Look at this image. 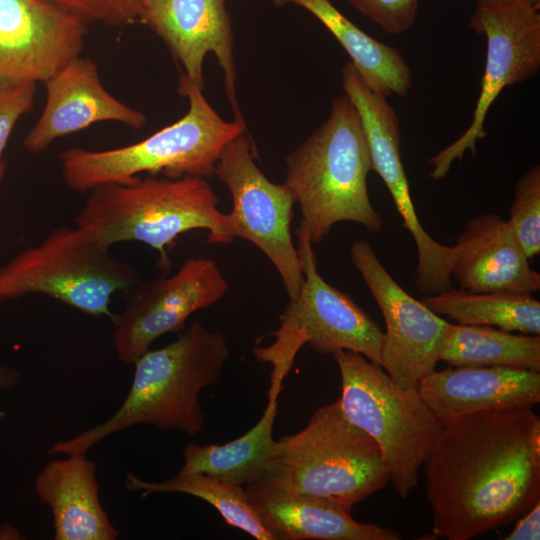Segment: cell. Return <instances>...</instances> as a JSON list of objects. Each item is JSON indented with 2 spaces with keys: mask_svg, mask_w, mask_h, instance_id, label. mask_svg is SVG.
Returning a JSON list of instances; mask_svg holds the SVG:
<instances>
[{
  "mask_svg": "<svg viewBox=\"0 0 540 540\" xmlns=\"http://www.w3.org/2000/svg\"><path fill=\"white\" fill-rule=\"evenodd\" d=\"M423 466L433 536L486 534L540 501V418L532 407L460 416L443 425Z\"/></svg>",
  "mask_w": 540,
  "mask_h": 540,
  "instance_id": "cell-1",
  "label": "cell"
},
{
  "mask_svg": "<svg viewBox=\"0 0 540 540\" xmlns=\"http://www.w3.org/2000/svg\"><path fill=\"white\" fill-rule=\"evenodd\" d=\"M230 349L226 337L194 321L164 347L144 352L133 364L134 377L123 403L106 421L56 442L52 454H86L106 437L146 424L196 436L205 414L200 392L222 376Z\"/></svg>",
  "mask_w": 540,
  "mask_h": 540,
  "instance_id": "cell-2",
  "label": "cell"
},
{
  "mask_svg": "<svg viewBox=\"0 0 540 540\" xmlns=\"http://www.w3.org/2000/svg\"><path fill=\"white\" fill-rule=\"evenodd\" d=\"M87 193L75 226L106 248L128 241L146 244L159 254L164 274L170 266L168 251L183 233L205 230L208 244L234 241L228 213L218 209V197L206 178L137 176Z\"/></svg>",
  "mask_w": 540,
  "mask_h": 540,
  "instance_id": "cell-3",
  "label": "cell"
},
{
  "mask_svg": "<svg viewBox=\"0 0 540 540\" xmlns=\"http://www.w3.org/2000/svg\"><path fill=\"white\" fill-rule=\"evenodd\" d=\"M371 171L360 117L344 94L333 99L327 120L286 157L283 184L299 205V226L312 244L320 243L339 222L381 230V217L368 194Z\"/></svg>",
  "mask_w": 540,
  "mask_h": 540,
  "instance_id": "cell-4",
  "label": "cell"
},
{
  "mask_svg": "<svg viewBox=\"0 0 540 540\" xmlns=\"http://www.w3.org/2000/svg\"><path fill=\"white\" fill-rule=\"evenodd\" d=\"M184 73L178 92L187 98L186 114L149 137L124 147L88 150L71 147L58 158L61 176L72 191L87 193L105 183H125L141 173L167 178H210L226 146L245 133V124L222 119Z\"/></svg>",
  "mask_w": 540,
  "mask_h": 540,
  "instance_id": "cell-5",
  "label": "cell"
},
{
  "mask_svg": "<svg viewBox=\"0 0 540 540\" xmlns=\"http://www.w3.org/2000/svg\"><path fill=\"white\" fill-rule=\"evenodd\" d=\"M278 443L268 470L251 483L329 498L351 511L389 482L379 445L347 419L339 399L319 407L302 430Z\"/></svg>",
  "mask_w": 540,
  "mask_h": 540,
  "instance_id": "cell-6",
  "label": "cell"
},
{
  "mask_svg": "<svg viewBox=\"0 0 540 540\" xmlns=\"http://www.w3.org/2000/svg\"><path fill=\"white\" fill-rule=\"evenodd\" d=\"M332 356L341 376L343 413L377 442L389 482L400 498H407L418 485L420 468L443 424L417 387L400 386L380 364L348 350Z\"/></svg>",
  "mask_w": 540,
  "mask_h": 540,
  "instance_id": "cell-7",
  "label": "cell"
},
{
  "mask_svg": "<svg viewBox=\"0 0 540 540\" xmlns=\"http://www.w3.org/2000/svg\"><path fill=\"white\" fill-rule=\"evenodd\" d=\"M81 228L60 226L0 268V300L40 294L94 317L112 318V295L140 278Z\"/></svg>",
  "mask_w": 540,
  "mask_h": 540,
  "instance_id": "cell-8",
  "label": "cell"
},
{
  "mask_svg": "<svg viewBox=\"0 0 540 540\" xmlns=\"http://www.w3.org/2000/svg\"><path fill=\"white\" fill-rule=\"evenodd\" d=\"M297 251L303 283L298 296L285 305L275 341L252 350L257 360L273 366L270 380L282 382L299 349L307 344L319 354L348 350L381 364L384 333L355 301L326 282L317 270L312 243L298 227Z\"/></svg>",
  "mask_w": 540,
  "mask_h": 540,
  "instance_id": "cell-9",
  "label": "cell"
},
{
  "mask_svg": "<svg viewBox=\"0 0 540 540\" xmlns=\"http://www.w3.org/2000/svg\"><path fill=\"white\" fill-rule=\"evenodd\" d=\"M214 175L232 197L228 213L232 237L259 248L278 272L289 299H295L303 283L297 248L291 236L295 201L282 184L270 181L255 162L253 145L242 133L223 150Z\"/></svg>",
  "mask_w": 540,
  "mask_h": 540,
  "instance_id": "cell-10",
  "label": "cell"
},
{
  "mask_svg": "<svg viewBox=\"0 0 540 540\" xmlns=\"http://www.w3.org/2000/svg\"><path fill=\"white\" fill-rule=\"evenodd\" d=\"M470 26L487 40L486 63L473 118L466 131L433 156L429 176L443 179L452 163L486 137L487 113L501 91L536 75L540 69V13L524 0L477 3Z\"/></svg>",
  "mask_w": 540,
  "mask_h": 540,
  "instance_id": "cell-11",
  "label": "cell"
},
{
  "mask_svg": "<svg viewBox=\"0 0 540 540\" xmlns=\"http://www.w3.org/2000/svg\"><path fill=\"white\" fill-rule=\"evenodd\" d=\"M229 284L215 261L189 258L172 275L141 279L123 294V307L110 319L118 359L133 364L159 337L183 330L195 312L219 301Z\"/></svg>",
  "mask_w": 540,
  "mask_h": 540,
  "instance_id": "cell-12",
  "label": "cell"
},
{
  "mask_svg": "<svg viewBox=\"0 0 540 540\" xmlns=\"http://www.w3.org/2000/svg\"><path fill=\"white\" fill-rule=\"evenodd\" d=\"M342 87L356 108L369 145L373 170L386 185L402 225L417 249L416 286L424 295L451 288L452 246L435 241L423 228L412 201L401 158L398 116L386 97L370 89L349 62L342 68Z\"/></svg>",
  "mask_w": 540,
  "mask_h": 540,
  "instance_id": "cell-13",
  "label": "cell"
},
{
  "mask_svg": "<svg viewBox=\"0 0 540 540\" xmlns=\"http://www.w3.org/2000/svg\"><path fill=\"white\" fill-rule=\"evenodd\" d=\"M350 259L383 315L381 366L402 387H418L435 370L449 322L407 293L366 240L355 241Z\"/></svg>",
  "mask_w": 540,
  "mask_h": 540,
  "instance_id": "cell-14",
  "label": "cell"
},
{
  "mask_svg": "<svg viewBox=\"0 0 540 540\" xmlns=\"http://www.w3.org/2000/svg\"><path fill=\"white\" fill-rule=\"evenodd\" d=\"M87 26L41 0H0V82H45L81 56Z\"/></svg>",
  "mask_w": 540,
  "mask_h": 540,
  "instance_id": "cell-15",
  "label": "cell"
},
{
  "mask_svg": "<svg viewBox=\"0 0 540 540\" xmlns=\"http://www.w3.org/2000/svg\"><path fill=\"white\" fill-rule=\"evenodd\" d=\"M141 23L167 45L184 74L203 89V62L212 53L224 74L235 120L245 124L236 97L231 17L225 0H148Z\"/></svg>",
  "mask_w": 540,
  "mask_h": 540,
  "instance_id": "cell-16",
  "label": "cell"
},
{
  "mask_svg": "<svg viewBox=\"0 0 540 540\" xmlns=\"http://www.w3.org/2000/svg\"><path fill=\"white\" fill-rule=\"evenodd\" d=\"M44 83L45 106L23 140V147L30 153L45 151L57 139L99 122H117L132 129H141L146 123L144 113L104 87L92 59L79 56Z\"/></svg>",
  "mask_w": 540,
  "mask_h": 540,
  "instance_id": "cell-17",
  "label": "cell"
},
{
  "mask_svg": "<svg viewBox=\"0 0 540 540\" xmlns=\"http://www.w3.org/2000/svg\"><path fill=\"white\" fill-rule=\"evenodd\" d=\"M418 391L436 418L446 423L477 412L533 407L540 402V371L507 366H452L433 370Z\"/></svg>",
  "mask_w": 540,
  "mask_h": 540,
  "instance_id": "cell-18",
  "label": "cell"
},
{
  "mask_svg": "<svg viewBox=\"0 0 540 540\" xmlns=\"http://www.w3.org/2000/svg\"><path fill=\"white\" fill-rule=\"evenodd\" d=\"M452 247L450 274L461 289L530 295L540 289L539 273L529 265L508 221L496 214L467 221Z\"/></svg>",
  "mask_w": 540,
  "mask_h": 540,
  "instance_id": "cell-19",
  "label": "cell"
},
{
  "mask_svg": "<svg viewBox=\"0 0 540 540\" xmlns=\"http://www.w3.org/2000/svg\"><path fill=\"white\" fill-rule=\"evenodd\" d=\"M246 499L275 540H399L401 534L356 521L351 511L324 497L249 483Z\"/></svg>",
  "mask_w": 540,
  "mask_h": 540,
  "instance_id": "cell-20",
  "label": "cell"
},
{
  "mask_svg": "<svg viewBox=\"0 0 540 540\" xmlns=\"http://www.w3.org/2000/svg\"><path fill=\"white\" fill-rule=\"evenodd\" d=\"M48 462L34 491L52 513L55 540H115L119 533L100 498L96 464L86 454Z\"/></svg>",
  "mask_w": 540,
  "mask_h": 540,
  "instance_id": "cell-21",
  "label": "cell"
},
{
  "mask_svg": "<svg viewBox=\"0 0 540 540\" xmlns=\"http://www.w3.org/2000/svg\"><path fill=\"white\" fill-rule=\"evenodd\" d=\"M281 387L270 385L268 403L259 421L244 435L222 445L188 444L178 473H205L241 486L261 478L275 458L279 443L273 438Z\"/></svg>",
  "mask_w": 540,
  "mask_h": 540,
  "instance_id": "cell-22",
  "label": "cell"
},
{
  "mask_svg": "<svg viewBox=\"0 0 540 540\" xmlns=\"http://www.w3.org/2000/svg\"><path fill=\"white\" fill-rule=\"evenodd\" d=\"M278 6L298 5L315 16L337 39L364 83L385 97L406 96L412 71L394 47L372 38L343 15L329 0H272Z\"/></svg>",
  "mask_w": 540,
  "mask_h": 540,
  "instance_id": "cell-23",
  "label": "cell"
},
{
  "mask_svg": "<svg viewBox=\"0 0 540 540\" xmlns=\"http://www.w3.org/2000/svg\"><path fill=\"white\" fill-rule=\"evenodd\" d=\"M437 315L464 325H486L506 331L540 334V302L514 291L472 292L449 288L421 300Z\"/></svg>",
  "mask_w": 540,
  "mask_h": 540,
  "instance_id": "cell-24",
  "label": "cell"
},
{
  "mask_svg": "<svg viewBox=\"0 0 540 540\" xmlns=\"http://www.w3.org/2000/svg\"><path fill=\"white\" fill-rule=\"evenodd\" d=\"M439 360L452 367L507 366L540 371V336L449 323Z\"/></svg>",
  "mask_w": 540,
  "mask_h": 540,
  "instance_id": "cell-25",
  "label": "cell"
},
{
  "mask_svg": "<svg viewBox=\"0 0 540 540\" xmlns=\"http://www.w3.org/2000/svg\"><path fill=\"white\" fill-rule=\"evenodd\" d=\"M125 487L129 491L141 492L143 497L154 493H183L198 497L212 505L229 526L240 529L257 540H275L260 522L241 486L223 482L208 474L177 473L170 479L154 482L128 473Z\"/></svg>",
  "mask_w": 540,
  "mask_h": 540,
  "instance_id": "cell-26",
  "label": "cell"
},
{
  "mask_svg": "<svg viewBox=\"0 0 540 540\" xmlns=\"http://www.w3.org/2000/svg\"><path fill=\"white\" fill-rule=\"evenodd\" d=\"M510 224L528 258L540 253V166L533 165L518 180L509 210Z\"/></svg>",
  "mask_w": 540,
  "mask_h": 540,
  "instance_id": "cell-27",
  "label": "cell"
},
{
  "mask_svg": "<svg viewBox=\"0 0 540 540\" xmlns=\"http://www.w3.org/2000/svg\"><path fill=\"white\" fill-rule=\"evenodd\" d=\"M79 17L87 24L123 26L140 22L143 0H41Z\"/></svg>",
  "mask_w": 540,
  "mask_h": 540,
  "instance_id": "cell-28",
  "label": "cell"
},
{
  "mask_svg": "<svg viewBox=\"0 0 540 540\" xmlns=\"http://www.w3.org/2000/svg\"><path fill=\"white\" fill-rule=\"evenodd\" d=\"M36 83L0 82V185L5 175L3 153L18 120L34 106Z\"/></svg>",
  "mask_w": 540,
  "mask_h": 540,
  "instance_id": "cell-29",
  "label": "cell"
},
{
  "mask_svg": "<svg viewBox=\"0 0 540 540\" xmlns=\"http://www.w3.org/2000/svg\"><path fill=\"white\" fill-rule=\"evenodd\" d=\"M348 2L382 30L398 34L413 26L419 0H348Z\"/></svg>",
  "mask_w": 540,
  "mask_h": 540,
  "instance_id": "cell-30",
  "label": "cell"
},
{
  "mask_svg": "<svg viewBox=\"0 0 540 540\" xmlns=\"http://www.w3.org/2000/svg\"><path fill=\"white\" fill-rule=\"evenodd\" d=\"M505 540H539L540 539V501L517 519L514 529Z\"/></svg>",
  "mask_w": 540,
  "mask_h": 540,
  "instance_id": "cell-31",
  "label": "cell"
},
{
  "mask_svg": "<svg viewBox=\"0 0 540 540\" xmlns=\"http://www.w3.org/2000/svg\"><path fill=\"white\" fill-rule=\"evenodd\" d=\"M20 372L12 367L0 364V390L14 387L20 380Z\"/></svg>",
  "mask_w": 540,
  "mask_h": 540,
  "instance_id": "cell-32",
  "label": "cell"
},
{
  "mask_svg": "<svg viewBox=\"0 0 540 540\" xmlns=\"http://www.w3.org/2000/svg\"><path fill=\"white\" fill-rule=\"evenodd\" d=\"M477 3H486V4H496V3H505L512 0H476Z\"/></svg>",
  "mask_w": 540,
  "mask_h": 540,
  "instance_id": "cell-33",
  "label": "cell"
},
{
  "mask_svg": "<svg viewBox=\"0 0 540 540\" xmlns=\"http://www.w3.org/2000/svg\"><path fill=\"white\" fill-rule=\"evenodd\" d=\"M524 1L540 9V0H524Z\"/></svg>",
  "mask_w": 540,
  "mask_h": 540,
  "instance_id": "cell-34",
  "label": "cell"
},
{
  "mask_svg": "<svg viewBox=\"0 0 540 540\" xmlns=\"http://www.w3.org/2000/svg\"><path fill=\"white\" fill-rule=\"evenodd\" d=\"M147 1H148V0H143L144 3L147 2Z\"/></svg>",
  "mask_w": 540,
  "mask_h": 540,
  "instance_id": "cell-35",
  "label": "cell"
}]
</instances>
